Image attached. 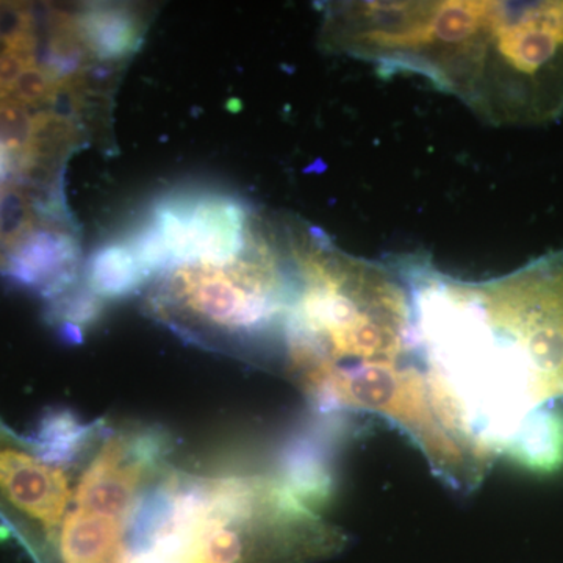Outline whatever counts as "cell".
<instances>
[{"instance_id": "obj_1", "label": "cell", "mask_w": 563, "mask_h": 563, "mask_svg": "<svg viewBox=\"0 0 563 563\" xmlns=\"http://www.w3.org/2000/svg\"><path fill=\"white\" fill-rule=\"evenodd\" d=\"M321 43L387 76H420L493 128L563 118V0L331 2Z\"/></svg>"}, {"instance_id": "obj_2", "label": "cell", "mask_w": 563, "mask_h": 563, "mask_svg": "<svg viewBox=\"0 0 563 563\" xmlns=\"http://www.w3.org/2000/svg\"><path fill=\"white\" fill-rule=\"evenodd\" d=\"M426 369L495 457L563 399V247L484 280L399 254Z\"/></svg>"}, {"instance_id": "obj_3", "label": "cell", "mask_w": 563, "mask_h": 563, "mask_svg": "<svg viewBox=\"0 0 563 563\" xmlns=\"http://www.w3.org/2000/svg\"><path fill=\"white\" fill-rule=\"evenodd\" d=\"M347 543L277 474L169 465L133 507L120 563H318Z\"/></svg>"}, {"instance_id": "obj_4", "label": "cell", "mask_w": 563, "mask_h": 563, "mask_svg": "<svg viewBox=\"0 0 563 563\" xmlns=\"http://www.w3.org/2000/svg\"><path fill=\"white\" fill-rule=\"evenodd\" d=\"M287 232L292 295L284 362L301 391L333 373L422 363L412 295L395 255L372 261L312 228Z\"/></svg>"}, {"instance_id": "obj_5", "label": "cell", "mask_w": 563, "mask_h": 563, "mask_svg": "<svg viewBox=\"0 0 563 563\" xmlns=\"http://www.w3.org/2000/svg\"><path fill=\"white\" fill-rule=\"evenodd\" d=\"M265 239L228 266L187 265L152 298V309L190 335L213 336L247 357H284L292 274Z\"/></svg>"}, {"instance_id": "obj_6", "label": "cell", "mask_w": 563, "mask_h": 563, "mask_svg": "<svg viewBox=\"0 0 563 563\" xmlns=\"http://www.w3.org/2000/svg\"><path fill=\"white\" fill-rule=\"evenodd\" d=\"M174 440L161 426L107 433L73 492L69 509L128 526L141 493L168 468Z\"/></svg>"}, {"instance_id": "obj_7", "label": "cell", "mask_w": 563, "mask_h": 563, "mask_svg": "<svg viewBox=\"0 0 563 563\" xmlns=\"http://www.w3.org/2000/svg\"><path fill=\"white\" fill-rule=\"evenodd\" d=\"M154 228L165 242L169 261L184 265H232L262 239L242 203L222 198L191 207H162Z\"/></svg>"}, {"instance_id": "obj_8", "label": "cell", "mask_w": 563, "mask_h": 563, "mask_svg": "<svg viewBox=\"0 0 563 563\" xmlns=\"http://www.w3.org/2000/svg\"><path fill=\"white\" fill-rule=\"evenodd\" d=\"M73 492L66 470L41 461L31 448L18 446L0 432V495L40 525L51 547H57Z\"/></svg>"}, {"instance_id": "obj_9", "label": "cell", "mask_w": 563, "mask_h": 563, "mask_svg": "<svg viewBox=\"0 0 563 563\" xmlns=\"http://www.w3.org/2000/svg\"><path fill=\"white\" fill-rule=\"evenodd\" d=\"M76 266L77 251L69 236L33 229L10 251L3 269L13 284L54 301L76 284Z\"/></svg>"}, {"instance_id": "obj_10", "label": "cell", "mask_w": 563, "mask_h": 563, "mask_svg": "<svg viewBox=\"0 0 563 563\" xmlns=\"http://www.w3.org/2000/svg\"><path fill=\"white\" fill-rule=\"evenodd\" d=\"M109 432L102 421L81 420L69 409H51L36 424L27 444L41 461L65 470L98 450Z\"/></svg>"}, {"instance_id": "obj_11", "label": "cell", "mask_w": 563, "mask_h": 563, "mask_svg": "<svg viewBox=\"0 0 563 563\" xmlns=\"http://www.w3.org/2000/svg\"><path fill=\"white\" fill-rule=\"evenodd\" d=\"M504 454L528 472H559L563 466V410L551 406L532 415Z\"/></svg>"}, {"instance_id": "obj_12", "label": "cell", "mask_w": 563, "mask_h": 563, "mask_svg": "<svg viewBox=\"0 0 563 563\" xmlns=\"http://www.w3.org/2000/svg\"><path fill=\"white\" fill-rule=\"evenodd\" d=\"M131 246L114 243L92 255L87 269V287L102 299H122L146 280Z\"/></svg>"}, {"instance_id": "obj_13", "label": "cell", "mask_w": 563, "mask_h": 563, "mask_svg": "<svg viewBox=\"0 0 563 563\" xmlns=\"http://www.w3.org/2000/svg\"><path fill=\"white\" fill-rule=\"evenodd\" d=\"M80 33L99 57H122L136 43V29L122 11L101 9L91 11L80 21Z\"/></svg>"}, {"instance_id": "obj_14", "label": "cell", "mask_w": 563, "mask_h": 563, "mask_svg": "<svg viewBox=\"0 0 563 563\" xmlns=\"http://www.w3.org/2000/svg\"><path fill=\"white\" fill-rule=\"evenodd\" d=\"M36 40L33 35L32 20L24 10L16 22L2 33L0 44V101L11 98L14 85L25 69L36 65Z\"/></svg>"}, {"instance_id": "obj_15", "label": "cell", "mask_w": 563, "mask_h": 563, "mask_svg": "<svg viewBox=\"0 0 563 563\" xmlns=\"http://www.w3.org/2000/svg\"><path fill=\"white\" fill-rule=\"evenodd\" d=\"M38 118L27 107L7 99L0 101V146L3 147L20 172H29L35 151Z\"/></svg>"}, {"instance_id": "obj_16", "label": "cell", "mask_w": 563, "mask_h": 563, "mask_svg": "<svg viewBox=\"0 0 563 563\" xmlns=\"http://www.w3.org/2000/svg\"><path fill=\"white\" fill-rule=\"evenodd\" d=\"M103 301L90 288H76L55 298L51 303L49 318L60 324L62 332L70 342H80L85 329L101 320Z\"/></svg>"}, {"instance_id": "obj_17", "label": "cell", "mask_w": 563, "mask_h": 563, "mask_svg": "<svg viewBox=\"0 0 563 563\" xmlns=\"http://www.w3.org/2000/svg\"><path fill=\"white\" fill-rule=\"evenodd\" d=\"M60 79L51 73L46 66L33 65L14 85L11 98L24 107H41L54 101L60 88Z\"/></svg>"}, {"instance_id": "obj_18", "label": "cell", "mask_w": 563, "mask_h": 563, "mask_svg": "<svg viewBox=\"0 0 563 563\" xmlns=\"http://www.w3.org/2000/svg\"><path fill=\"white\" fill-rule=\"evenodd\" d=\"M13 166L14 162L11 155L0 146V185H2V181H5L10 173L13 172Z\"/></svg>"}, {"instance_id": "obj_19", "label": "cell", "mask_w": 563, "mask_h": 563, "mask_svg": "<svg viewBox=\"0 0 563 563\" xmlns=\"http://www.w3.org/2000/svg\"><path fill=\"white\" fill-rule=\"evenodd\" d=\"M13 533H16L14 532L13 526H11L9 521L2 517V514H0V540L9 539Z\"/></svg>"}, {"instance_id": "obj_20", "label": "cell", "mask_w": 563, "mask_h": 563, "mask_svg": "<svg viewBox=\"0 0 563 563\" xmlns=\"http://www.w3.org/2000/svg\"><path fill=\"white\" fill-rule=\"evenodd\" d=\"M3 266H5V258L0 255V268H3Z\"/></svg>"}]
</instances>
